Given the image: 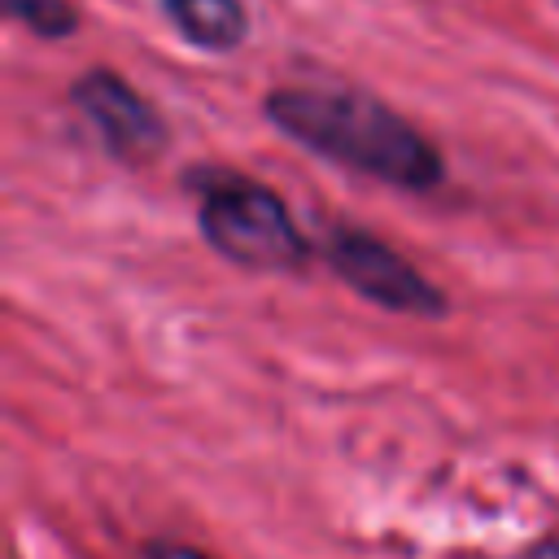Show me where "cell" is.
<instances>
[{"label": "cell", "instance_id": "1", "mask_svg": "<svg viewBox=\"0 0 559 559\" xmlns=\"http://www.w3.org/2000/svg\"><path fill=\"white\" fill-rule=\"evenodd\" d=\"M262 114L293 135L301 148L376 175L397 188H432L445 175L441 153L419 135L397 109L354 87H275L262 100Z\"/></svg>", "mask_w": 559, "mask_h": 559}, {"label": "cell", "instance_id": "2", "mask_svg": "<svg viewBox=\"0 0 559 559\" xmlns=\"http://www.w3.org/2000/svg\"><path fill=\"white\" fill-rule=\"evenodd\" d=\"M192 188L201 192L197 227L236 266L253 271H288L306 258V240L288 214V205L258 179L236 170H197Z\"/></svg>", "mask_w": 559, "mask_h": 559}, {"label": "cell", "instance_id": "3", "mask_svg": "<svg viewBox=\"0 0 559 559\" xmlns=\"http://www.w3.org/2000/svg\"><path fill=\"white\" fill-rule=\"evenodd\" d=\"M328 262L358 297H367L384 310L424 314V319L445 314V293L432 280H424L393 245H384L371 231L336 227L328 240Z\"/></svg>", "mask_w": 559, "mask_h": 559}, {"label": "cell", "instance_id": "4", "mask_svg": "<svg viewBox=\"0 0 559 559\" xmlns=\"http://www.w3.org/2000/svg\"><path fill=\"white\" fill-rule=\"evenodd\" d=\"M74 109L87 118V127L100 135V144L122 162H153L166 148V122L162 114L114 70L92 66L70 83Z\"/></svg>", "mask_w": 559, "mask_h": 559}, {"label": "cell", "instance_id": "5", "mask_svg": "<svg viewBox=\"0 0 559 559\" xmlns=\"http://www.w3.org/2000/svg\"><path fill=\"white\" fill-rule=\"evenodd\" d=\"M162 9L197 48L227 52L245 39V13L236 0H162Z\"/></svg>", "mask_w": 559, "mask_h": 559}, {"label": "cell", "instance_id": "6", "mask_svg": "<svg viewBox=\"0 0 559 559\" xmlns=\"http://www.w3.org/2000/svg\"><path fill=\"white\" fill-rule=\"evenodd\" d=\"M4 9L39 39H66L79 26V9L70 0H4Z\"/></svg>", "mask_w": 559, "mask_h": 559}, {"label": "cell", "instance_id": "7", "mask_svg": "<svg viewBox=\"0 0 559 559\" xmlns=\"http://www.w3.org/2000/svg\"><path fill=\"white\" fill-rule=\"evenodd\" d=\"M140 559H214V555H210V550H201V546H188V542L153 537V542H144Z\"/></svg>", "mask_w": 559, "mask_h": 559}]
</instances>
